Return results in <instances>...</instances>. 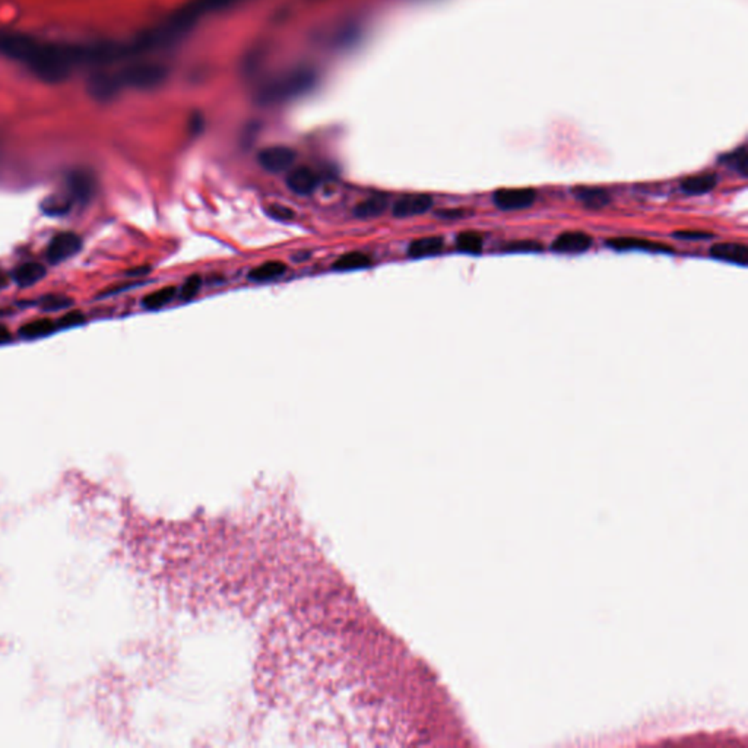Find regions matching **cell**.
Listing matches in <instances>:
<instances>
[{
	"instance_id": "6da1fadb",
	"label": "cell",
	"mask_w": 748,
	"mask_h": 748,
	"mask_svg": "<svg viewBox=\"0 0 748 748\" xmlns=\"http://www.w3.org/2000/svg\"><path fill=\"white\" fill-rule=\"evenodd\" d=\"M536 201V192L531 187L499 189L493 195V202L501 211H521L531 208Z\"/></svg>"
},
{
	"instance_id": "7a4b0ae2",
	"label": "cell",
	"mask_w": 748,
	"mask_h": 748,
	"mask_svg": "<svg viewBox=\"0 0 748 748\" xmlns=\"http://www.w3.org/2000/svg\"><path fill=\"white\" fill-rule=\"evenodd\" d=\"M82 247V240L73 233H60L54 236L47 247V259L53 265L72 258Z\"/></svg>"
},
{
	"instance_id": "3957f363",
	"label": "cell",
	"mask_w": 748,
	"mask_h": 748,
	"mask_svg": "<svg viewBox=\"0 0 748 748\" xmlns=\"http://www.w3.org/2000/svg\"><path fill=\"white\" fill-rule=\"evenodd\" d=\"M258 161L269 173H282L294 164L295 152L288 147H269L259 152Z\"/></svg>"
},
{
	"instance_id": "277c9868",
	"label": "cell",
	"mask_w": 748,
	"mask_h": 748,
	"mask_svg": "<svg viewBox=\"0 0 748 748\" xmlns=\"http://www.w3.org/2000/svg\"><path fill=\"white\" fill-rule=\"evenodd\" d=\"M433 206V197L423 193L406 195L402 196L393 205L392 212L396 218H410L415 215H423L430 211Z\"/></svg>"
},
{
	"instance_id": "5b68a950",
	"label": "cell",
	"mask_w": 748,
	"mask_h": 748,
	"mask_svg": "<svg viewBox=\"0 0 748 748\" xmlns=\"http://www.w3.org/2000/svg\"><path fill=\"white\" fill-rule=\"evenodd\" d=\"M593 240L586 233L582 231H566L556 237L553 241L551 249L556 253H563V255H579V253H585L590 249Z\"/></svg>"
},
{
	"instance_id": "8992f818",
	"label": "cell",
	"mask_w": 748,
	"mask_h": 748,
	"mask_svg": "<svg viewBox=\"0 0 748 748\" xmlns=\"http://www.w3.org/2000/svg\"><path fill=\"white\" fill-rule=\"evenodd\" d=\"M317 184H319L317 174L312 169L306 166L294 169L287 177L288 189L292 193L300 195V196L312 195L316 190Z\"/></svg>"
},
{
	"instance_id": "52a82bcc",
	"label": "cell",
	"mask_w": 748,
	"mask_h": 748,
	"mask_svg": "<svg viewBox=\"0 0 748 748\" xmlns=\"http://www.w3.org/2000/svg\"><path fill=\"white\" fill-rule=\"evenodd\" d=\"M605 245L614 250H643V251H651V253H674V249L666 245L653 243V241L651 240L634 238V237L611 238Z\"/></svg>"
},
{
	"instance_id": "ba28073f",
	"label": "cell",
	"mask_w": 748,
	"mask_h": 748,
	"mask_svg": "<svg viewBox=\"0 0 748 748\" xmlns=\"http://www.w3.org/2000/svg\"><path fill=\"white\" fill-rule=\"evenodd\" d=\"M571 195L588 209H602L608 206L612 201L611 193L608 190L602 189V187H589V186H580L571 189Z\"/></svg>"
},
{
	"instance_id": "9c48e42d",
	"label": "cell",
	"mask_w": 748,
	"mask_h": 748,
	"mask_svg": "<svg viewBox=\"0 0 748 748\" xmlns=\"http://www.w3.org/2000/svg\"><path fill=\"white\" fill-rule=\"evenodd\" d=\"M710 256L719 260L736 263L740 266H747L748 247L743 243H716L709 250Z\"/></svg>"
},
{
	"instance_id": "30bf717a",
	"label": "cell",
	"mask_w": 748,
	"mask_h": 748,
	"mask_svg": "<svg viewBox=\"0 0 748 748\" xmlns=\"http://www.w3.org/2000/svg\"><path fill=\"white\" fill-rule=\"evenodd\" d=\"M718 184V177L714 174H699L693 175V177H687L681 182V190L690 196H700L706 195L710 190H713Z\"/></svg>"
},
{
	"instance_id": "8fae6325",
	"label": "cell",
	"mask_w": 748,
	"mask_h": 748,
	"mask_svg": "<svg viewBox=\"0 0 748 748\" xmlns=\"http://www.w3.org/2000/svg\"><path fill=\"white\" fill-rule=\"evenodd\" d=\"M445 241L442 237H424L414 240L408 247V255L411 258H432L442 253Z\"/></svg>"
},
{
	"instance_id": "7c38bea8",
	"label": "cell",
	"mask_w": 748,
	"mask_h": 748,
	"mask_svg": "<svg viewBox=\"0 0 748 748\" xmlns=\"http://www.w3.org/2000/svg\"><path fill=\"white\" fill-rule=\"evenodd\" d=\"M44 277H46V268L34 262L24 263V265L18 266L14 272V281L19 287L24 288L31 287V285L41 281Z\"/></svg>"
},
{
	"instance_id": "4fadbf2b",
	"label": "cell",
	"mask_w": 748,
	"mask_h": 748,
	"mask_svg": "<svg viewBox=\"0 0 748 748\" xmlns=\"http://www.w3.org/2000/svg\"><path fill=\"white\" fill-rule=\"evenodd\" d=\"M285 271H287V266H285L282 262L269 260V262L262 263V265L256 268H253L249 272V279L255 282H268V281H273L282 277V273Z\"/></svg>"
},
{
	"instance_id": "5bb4252c",
	"label": "cell",
	"mask_w": 748,
	"mask_h": 748,
	"mask_svg": "<svg viewBox=\"0 0 748 748\" xmlns=\"http://www.w3.org/2000/svg\"><path fill=\"white\" fill-rule=\"evenodd\" d=\"M69 199L72 203H86L92 197L94 187L91 180L85 177V175H75L71 179L69 187H68Z\"/></svg>"
},
{
	"instance_id": "9a60e30c",
	"label": "cell",
	"mask_w": 748,
	"mask_h": 748,
	"mask_svg": "<svg viewBox=\"0 0 748 748\" xmlns=\"http://www.w3.org/2000/svg\"><path fill=\"white\" fill-rule=\"evenodd\" d=\"M388 199L383 196H371L369 197V199L362 201L357 205V208L354 209V215L357 218H361V219H371V218H377L380 216L382 214H384V211H386L388 208Z\"/></svg>"
},
{
	"instance_id": "2e32d148",
	"label": "cell",
	"mask_w": 748,
	"mask_h": 748,
	"mask_svg": "<svg viewBox=\"0 0 748 748\" xmlns=\"http://www.w3.org/2000/svg\"><path fill=\"white\" fill-rule=\"evenodd\" d=\"M371 265V260L367 255L361 251H351L347 255L340 256L335 263L334 269L336 271H354V269H362Z\"/></svg>"
},
{
	"instance_id": "e0dca14e",
	"label": "cell",
	"mask_w": 748,
	"mask_h": 748,
	"mask_svg": "<svg viewBox=\"0 0 748 748\" xmlns=\"http://www.w3.org/2000/svg\"><path fill=\"white\" fill-rule=\"evenodd\" d=\"M56 325L50 319H40V321L29 322L19 329V335L25 339H37L41 336L50 335Z\"/></svg>"
},
{
	"instance_id": "ac0fdd59",
	"label": "cell",
	"mask_w": 748,
	"mask_h": 748,
	"mask_svg": "<svg viewBox=\"0 0 748 748\" xmlns=\"http://www.w3.org/2000/svg\"><path fill=\"white\" fill-rule=\"evenodd\" d=\"M456 246L460 251L468 253V255H481L484 240L475 231H465L456 237Z\"/></svg>"
},
{
	"instance_id": "d6986e66",
	"label": "cell",
	"mask_w": 748,
	"mask_h": 748,
	"mask_svg": "<svg viewBox=\"0 0 748 748\" xmlns=\"http://www.w3.org/2000/svg\"><path fill=\"white\" fill-rule=\"evenodd\" d=\"M175 292H177L175 291V287H164L161 290L148 294L144 299V301H142V306L148 310L161 309V307L167 306L170 301H173Z\"/></svg>"
},
{
	"instance_id": "ffe728a7",
	"label": "cell",
	"mask_w": 748,
	"mask_h": 748,
	"mask_svg": "<svg viewBox=\"0 0 748 748\" xmlns=\"http://www.w3.org/2000/svg\"><path fill=\"white\" fill-rule=\"evenodd\" d=\"M543 249V245L534 240H518L504 246V251L508 253H540Z\"/></svg>"
},
{
	"instance_id": "44dd1931",
	"label": "cell",
	"mask_w": 748,
	"mask_h": 748,
	"mask_svg": "<svg viewBox=\"0 0 748 748\" xmlns=\"http://www.w3.org/2000/svg\"><path fill=\"white\" fill-rule=\"evenodd\" d=\"M723 162H727L728 166L735 170L736 173H740L743 177H747V170H748V166H747V153H745V149L741 148L740 151L734 152L732 155H728L725 157L722 160Z\"/></svg>"
},
{
	"instance_id": "7402d4cb",
	"label": "cell",
	"mask_w": 748,
	"mask_h": 748,
	"mask_svg": "<svg viewBox=\"0 0 748 748\" xmlns=\"http://www.w3.org/2000/svg\"><path fill=\"white\" fill-rule=\"evenodd\" d=\"M202 287V278L199 277V275H192V277H189L186 279V282L183 284L182 287V291H180V295L183 300H192L196 297V294L199 292Z\"/></svg>"
},
{
	"instance_id": "603a6c76",
	"label": "cell",
	"mask_w": 748,
	"mask_h": 748,
	"mask_svg": "<svg viewBox=\"0 0 748 748\" xmlns=\"http://www.w3.org/2000/svg\"><path fill=\"white\" fill-rule=\"evenodd\" d=\"M265 212L272 219H277V221H291V219L295 216V214L291 211L290 208H285V206L278 205V203L268 206L265 209Z\"/></svg>"
},
{
	"instance_id": "cb8c5ba5",
	"label": "cell",
	"mask_w": 748,
	"mask_h": 748,
	"mask_svg": "<svg viewBox=\"0 0 748 748\" xmlns=\"http://www.w3.org/2000/svg\"><path fill=\"white\" fill-rule=\"evenodd\" d=\"M673 236L683 241H705V240L713 238L712 233H705V231H696V229L677 231V233H674Z\"/></svg>"
},
{
	"instance_id": "d4e9b609",
	"label": "cell",
	"mask_w": 748,
	"mask_h": 748,
	"mask_svg": "<svg viewBox=\"0 0 748 748\" xmlns=\"http://www.w3.org/2000/svg\"><path fill=\"white\" fill-rule=\"evenodd\" d=\"M85 317L82 313L79 312H71L68 314H64L63 317L59 319L58 322V326L62 327V329H66V327H73V326H78L81 323H84Z\"/></svg>"
},
{
	"instance_id": "484cf974",
	"label": "cell",
	"mask_w": 748,
	"mask_h": 748,
	"mask_svg": "<svg viewBox=\"0 0 748 748\" xmlns=\"http://www.w3.org/2000/svg\"><path fill=\"white\" fill-rule=\"evenodd\" d=\"M71 303L66 300V299H62V297H46V299H42V304L41 307L44 310H49V312H54L58 309H62V307H66L69 306Z\"/></svg>"
},
{
	"instance_id": "4316f807",
	"label": "cell",
	"mask_w": 748,
	"mask_h": 748,
	"mask_svg": "<svg viewBox=\"0 0 748 748\" xmlns=\"http://www.w3.org/2000/svg\"><path fill=\"white\" fill-rule=\"evenodd\" d=\"M440 218H449V219H455V218H462L465 215L464 211H459V209H453V211H442L438 212Z\"/></svg>"
},
{
	"instance_id": "83f0119b",
	"label": "cell",
	"mask_w": 748,
	"mask_h": 748,
	"mask_svg": "<svg viewBox=\"0 0 748 748\" xmlns=\"http://www.w3.org/2000/svg\"><path fill=\"white\" fill-rule=\"evenodd\" d=\"M10 339H12V336H10V332L8 331L5 326L0 325V344H6V342H9Z\"/></svg>"
}]
</instances>
